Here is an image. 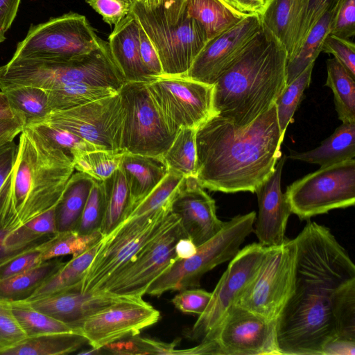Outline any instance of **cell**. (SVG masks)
<instances>
[{"label":"cell","instance_id":"cell-10","mask_svg":"<svg viewBox=\"0 0 355 355\" xmlns=\"http://www.w3.org/2000/svg\"><path fill=\"white\" fill-rule=\"evenodd\" d=\"M103 41L84 15L68 12L31 24L12 58L67 60L92 52Z\"/></svg>","mask_w":355,"mask_h":355},{"label":"cell","instance_id":"cell-26","mask_svg":"<svg viewBox=\"0 0 355 355\" xmlns=\"http://www.w3.org/2000/svg\"><path fill=\"white\" fill-rule=\"evenodd\" d=\"M292 159L320 167L330 166L355 157V123H343L317 148L302 153L292 152Z\"/></svg>","mask_w":355,"mask_h":355},{"label":"cell","instance_id":"cell-42","mask_svg":"<svg viewBox=\"0 0 355 355\" xmlns=\"http://www.w3.org/2000/svg\"><path fill=\"white\" fill-rule=\"evenodd\" d=\"M26 126H31L49 139L59 147L73 162L82 154L100 150L94 145L79 136L67 130L59 128L44 121H40Z\"/></svg>","mask_w":355,"mask_h":355},{"label":"cell","instance_id":"cell-41","mask_svg":"<svg viewBox=\"0 0 355 355\" xmlns=\"http://www.w3.org/2000/svg\"><path fill=\"white\" fill-rule=\"evenodd\" d=\"M123 153L105 150L88 151L73 161L75 170L104 181L119 167Z\"/></svg>","mask_w":355,"mask_h":355},{"label":"cell","instance_id":"cell-12","mask_svg":"<svg viewBox=\"0 0 355 355\" xmlns=\"http://www.w3.org/2000/svg\"><path fill=\"white\" fill-rule=\"evenodd\" d=\"M119 94L123 113L122 151L162 157L176 134L170 131L146 83L125 82Z\"/></svg>","mask_w":355,"mask_h":355},{"label":"cell","instance_id":"cell-19","mask_svg":"<svg viewBox=\"0 0 355 355\" xmlns=\"http://www.w3.org/2000/svg\"><path fill=\"white\" fill-rule=\"evenodd\" d=\"M261 27L259 15H249L209 40L184 77L214 85Z\"/></svg>","mask_w":355,"mask_h":355},{"label":"cell","instance_id":"cell-3","mask_svg":"<svg viewBox=\"0 0 355 355\" xmlns=\"http://www.w3.org/2000/svg\"><path fill=\"white\" fill-rule=\"evenodd\" d=\"M75 171L72 160L31 126L19 135L12 170L1 191L0 228L15 231L55 208Z\"/></svg>","mask_w":355,"mask_h":355},{"label":"cell","instance_id":"cell-18","mask_svg":"<svg viewBox=\"0 0 355 355\" xmlns=\"http://www.w3.org/2000/svg\"><path fill=\"white\" fill-rule=\"evenodd\" d=\"M159 311L142 297H128L87 318L80 327L93 354L114 342L138 335L157 323Z\"/></svg>","mask_w":355,"mask_h":355},{"label":"cell","instance_id":"cell-25","mask_svg":"<svg viewBox=\"0 0 355 355\" xmlns=\"http://www.w3.org/2000/svg\"><path fill=\"white\" fill-rule=\"evenodd\" d=\"M120 168L130 189L132 209L164 178L168 168L162 157L123 153Z\"/></svg>","mask_w":355,"mask_h":355},{"label":"cell","instance_id":"cell-45","mask_svg":"<svg viewBox=\"0 0 355 355\" xmlns=\"http://www.w3.org/2000/svg\"><path fill=\"white\" fill-rule=\"evenodd\" d=\"M27 338L12 312L10 303L0 300V355L19 345Z\"/></svg>","mask_w":355,"mask_h":355},{"label":"cell","instance_id":"cell-49","mask_svg":"<svg viewBox=\"0 0 355 355\" xmlns=\"http://www.w3.org/2000/svg\"><path fill=\"white\" fill-rule=\"evenodd\" d=\"M322 51L332 54L355 77V45L349 39L328 34L323 42Z\"/></svg>","mask_w":355,"mask_h":355},{"label":"cell","instance_id":"cell-29","mask_svg":"<svg viewBox=\"0 0 355 355\" xmlns=\"http://www.w3.org/2000/svg\"><path fill=\"white\" fill-rule=\"evenodd\" d=\"M87 338L80 332L54 333L27 338L3 355H60L80 349Z\"/></svg>","mask_w":355,"mask_h":355},{"label":"cell","instance_id":"cell-62","mask_svg":"<svg viewBox=\"0 0 355 355\" xmlns=\"http://www.w3.org/2000/svg\"><path fill=\"white\" fill-rule=\"evenodd\" d=\"M162 0H137L145 8L153 10L157 8L162 3Z\"/></svg>","mask_w":355,"mask_h":355},{"label":"cell","instance_id":"cell-39","mask_svg":"<svg viewBox=\"0 0 355 355\" xmlns=\"http://www.w3.org/2000/svg\"><path fill=\"white\" fill-rule=\"evenodd\" d=\"M103 238L101 231L82 234L76 230L58 232L42 243L43 261L65 255L82 253Z\"/></svg>","mask_w":355,"mask_h":355},{"label":"cell","instance_id":"cell-20","mask_svg":"<svg viewBox=\"0 0 355 355\" xmlns=\"http://www.w3.org/2000/svg\"><path fill=\"white\" fill-rule=\"evenodd\" d=\"M171 211L197 246L216 235L225 223L216 215L215 200L193 177L184 178L172 201Z\"/></svg>","mask_w":355,"mask_h":355},{"label":"cell","instance_id":"cell-37","mask_svg":"<svg viewBox=\"0 0 355 355\" xmlns=\"http://www.w3.org/2000/svg\"><path fill=\"white\" fill-rule=\"evenodd\" d=\"M196 129L189 128L179 130L172 144L162 156L168 170L178 173L184 178H196Z\"/></svg>","mask_w":355,"mask_h":355},{"label":"cell","instance_id":"cell-47","mask_svg":"<svg viewBox=\"0 0 355 355\" xmlns=\"http://www.w3.org/2000/svg\"><path fill=\"white\" fill-rule=\"evenodd\" d=\"M103 21L116 26L133 10L137 0H85Z\"/></svg>","mask_w":355,"mask_h":355},{"label":"cell","instance_id":"cell-4","mask_svg":"<svg viewBox=\"0 0 355 355\" xmlns=\"http://www.w3.org/2000/svg\"><path fill=\"white\" fill-rule=\"evenodd\" d=\"M287 53L261 23L214 84L216 115L245 125L269 110L286 86Z\"/></svg>","mask_w":355,"mask_h":355},{"label":"cell","instance_id":"cell-32","mask_svg":"<svg viewBox=\"0 0 355 355\" xmlns=\"http://www.w3.org/2000/svg\"><path fill=\"white\" fill-rule=\"evenodd\" d=\"M102 239L68 262L42 283L27 299L39 298L83 282L87 269L101 245Z\"/></svg>","mask_w":355,"mask_h":355},{"label":"cell","instance_id":"cell-16","mask_svg":"<svg viewBox=\"0 0 355 355\" xmlns=\"http://www.w3.org/2000/svg\"><path fill=\"white\" fill-rule=\"evenodd\" d=\"M187 237L180 220L150 241L125 266L110 277L94 293L142 297L150 284L177 259L178 241Z\"/></svg>","mask_w":355,"mask_h":355},{"label":"cell","instance_id":"cell-55","mask_svg":"<svg viewBox=\"0 0 355 355\" xmlns=\"http://www.w3.org/2000/svg\"><path fill=\"white\" fill-rule=\"evenodd\" d=\"M234 12L244 17L261 15L267 0H220Z\"/></svg>","mask_w":355,"mask_h":355},{"label":"cell","instance_id":"cell-38","mask_svg":"<svg viewBox=\"0 0 355 355\" xmlns=\"http://www.w3.org/2000/svg\"><path fill=\"white\" fill-rule=\"evenodd\" d=\"M10 303L13 315L28 338L54 333L79 332L67 324L35 309L24 302Z\"/></svg>","mask_w":355,"mask_h":355},{"label":"cell","instance_id":"cell-24","mask_svg":"<svg viewBox=\"0 0 355 355\" xmlns=\"http://www.w3.org/2000/svg\"><path fill=\"white\" fill-rule=\"evenodd\" d=\"M309 0H267L259 15L261 23L284 46L287 59L293 52Z\"/></svg>","mask_w":355,"mask_h":355},{"label":"cell","instance_id":"cell-13","mask_svg":"<svg viewBox=\"0 0 355 355\" xmlns=\"http://www.w3.org/2000/svg\"><path fill=\"white\" fill-rule=\"evenodd\" d=\"M146 86L173 133L187 128L196 130L216 115L214 85L184 76H160Z\"/></svg>","mask_w":355,"mask_h":355},{"label":"cell","instance_id":"cell-14","mask_svg":"<svg viewBox=\"0 0 355 355\" xmlns=\"http://www.w3.org/2000/svg\"><path fill=\"white\" fill-rule=\"evenodd\" d=\"M200 342L207 346L208 354L281 355L277 343L276 321L236 304Z\"/></svg>","mask_w":355,"mask_h":355},{"label":"cell","instance_id":"cell-1","mask_svg":"<svg viewBox=\"0 0 355 355\" xmlns=\"http://www.w3.org/2000/svg\"><path fill=\"white\" fill-rule=\"evenodd\" d=\"M297 245L293 293L276 320L281 355H322L355 340V266L330 230L308 220Z\"/></svg>","mask_w":355,"mask_h":355},{"label":"cell","instance_id":"cell-11","mask_svg":"<svg viewBox=\"0 0 355 355\" xmlns=\"http://www.w3.org/2000/svg\"><path fill=\"white\" fill-rule=\"evenodd\" d=\"M296 257L294 239L267 247L257 272L236 304L276 321L294 288Z\"/></svg>","mask_w":355,"mask_h":355},{"label":"cell","instance_id":"cell-54","mask_svg":"<svg viewBox=\"0 0 355 355\" xmlns=\"http://www.w3.org/2000/svg\"><path fill=\"white\" fill-rule=\"evenodd\" d=\"M21 0H0V43L6 40V33L12 26Z\"/></svg>","mask_w":355,"mask_h":355},{"label":"cell","instance_id":"cell-31","mask_svg":"<svg viewBox=\"0 0 355 355\" xmlns=\"http://www.w3.org/2000/svg\"><path fill=\"white\" fill-rule=\"evenodd\" d=\"M185 9L188 16L203 26L208 40L245 17L232 11L220 0H186Z\"/></svg>","mask_w":355,"mask_h":355},{"label":"cell","instance_id":"cell-21","mask_svg":"<svg viewBox=\"0 0 355 355\" xmlns=\"http://www.w3.org/2000/svg\"><path fill=\"white\" fill-rule=\"evenodd\" d=\"M128 297L107 292H83L81 282L39 298L21 301L80 332V327L87 318Z\"/></svg>","mask_w":355,"mask_h":355},{"label":"cell","instance_id":"cell-53","mask_svg":"<svg viewBox=\"0 0 355 355\" xmlns=\"http://www.w3.org/2000/svg\"><path fill=\"white\" fill-rule=\"evenodd\" d=\"M17 148L18 144L14 141L0 146V203L2 189L14 166Z\"/></svg>","mask_w":355,"mask_h":355},{"label":"cell","instance_id":"cell-50","mask_svg":"<svg viewBox=\"0 0 355 355\" xmlns=\"http://www.w3.org/2000/svg\"><path fill=\"white\" fill-rule=\"evenodd\" d=\"M211 293L200 288H187L180 291L171 302L180 311L184 313L202 314L207 308Z\"/></svg>","mask_w":355,"mask_h":355},{"label":"cell","instance_id":"cell-9","mask_svg":"<svg viewBox=\"0 0 355 355\" xmlns=\"http://www.w3.org/2000/svg\"><path fill=\"white\" fill-rule=\"evenodd\" d=\"M284 196L302 220L354 205L355 159L320 167L289 185Z\"/></svg>","mask_w":355,"mask_h":355},{"label":"cell","instance_id":"cell-59","mask_svg":"<svg viewBox=\"0 0 355 355\" xmlns=\"http://www.w3.org/2000/svg\"><path fill=\"white\" fill-rule=\"evenodd\" d=\"M186 0H162V6L166 18L171 22L177 21L185 10Z\"/></svg>","mask_w":355,"mask_h":355},{"label":"cell","instance_id":"cell-34","mask_svg":"<svg viewBox=\"0 0 355 355\" xmlns=\"http://www.w3.org/2000/svg\"><path fill=\"white\" fill-rule=\"evenodd\" d=\"M336 8L322 15L313 26L297 52L287 60L286 85L296 78L310 64L315 62L322 51L323 42L329 33Z\"/></svg>","mask_w":355,"mask_h":355},{"label":"cell","instance_id":"cell-8","mask_svg":"<svg viewBox=\"0 0 355 355\" xmlns=\"http://www.w3.org/2000/svg\"><path fill=\"white\" fill-rule=\"evenodd\" d=\"M132 12L156 49L162 76H185L208 41L203 26L186 9L177 21H169L162 4L148 10L137 1Z\"/></svg>","mask_w":355,"mask_h":355},{"label":"cell","instance_id":"cell-6","mask_svg":"<svg viewBox=\"0 0 355 355\" xmlns=\"http://www.w3.org/2000/svg\"><path fill=\"white\" fill-rule=\"evenodd\" d=\"M171 203L153 214L128 218L103 237L83 279V291L94 293L150 241L177 223L180 218L171 211Z\"/></svg>","mask_w":355,"mask_h":355},{"label":"cell","instance_id":"cell-2","mask_svg":"<svg viewBox=\"0 0 355 355\" xmlns=\"http://www.w3.org/2000/svg\"><path fill=\"white\" fill-rule=\"evenodd\" d=\"M283 140L275 104L245 125L215 115L196 129V179L211 191L255 193L274 172Z\"/></svg>","mask_w":355,"mask_h":355},{"label":"cell","instance_id":"cell-48","mask_svg":"<svg viewBox=\"0 0 355 355\" xmlns=\"http://www.w3.org/2000/svg\"><path fill=\"white\" fill-rule=\"evenodd\" d=\"M329 34L350 39L355 34V0H341L334 14Z\"/></svg>","mask_w":355,"mask_h":355},{"label":"cell","instance_id":"cell-57","mask_svg":"<svg viewBox=\"0 0 355 355\" xmlns=\"http://www.w3.org/2000/svg\"><path fill=\"white\" fill-rule=\"evenodd\" d=\"M11 237L12 231H8L0 228V267L17 256L28 251L39 244L38 243L26 248L17 249L12 246Z\"/></svg>","mask_w":355,"mask_h":355},{"label":"cell","instance_id":"cell-60","mask_svg":"<svg viewBox=\"0 0 355 355\" xmlns=\"http://www.w3.org/2000/svg\"><path fill=\"white\" fill-rule=\"evenodd\" d=\"M197 245L188 237H182L176 243L175 252L177 259H187L197 252Z\"/></svg>","mask_w":355,"mask_h":355},{"label":"cell","instance_id":"cell-28","mask_svg":"<svg viewBox=\"0 0 355 355\" xmlns=\"http://www.w3.org/2000/svg\"><path fill=\"white\" fill-rule=\"evenodd\" d=\"M103 182L105 207L100 231L105 237L128 218L132 203L128 184L120 166Z\"/></svg>","mask_w":355,"mask_h":355},{"label":"cell","instance_id":"cell-61","mask_svg":"<svg viewBox=\"0 0 355 355\" xmlns=\"http://www.w3.org/2000/svg\"><path fill=\"white\" fill-rule=\"evenodd\" d=\"M16 117L21 118L11 107L6 93L0 90V119H12Z\"/></svg>","mask_w":355,"mask_h":355},{"label":"cell","instance_id":"cell-43","mask_svg":"<svg viewBox=\"0 0 355 355\" xmlns=\"http://www.w3.org/2000/svg\"><path fill=\"white\" fill-rule=\"evenodd\" d=\"M105 207L104 182L95 180L75 230L82 234H89L100 230L104 218Z\"/></svg>","mask_w":355,"mask_h":355},{"label":"cell","instance_id":"cell-27","mask_svg":"<svg viewBox=\"0 0 355 355\" xmlns=\"http://www.w3.org/2000/svg\"><path fill=\"white\" fill-rule=\"evenodd\" d=\"M94 181L89 175L79 171L71 175L55 207L58 232L75 230Z\"/></svg>","mask_w":355,"mask_h":355},{"label":"cell","instance_id":"cell-5","mask_svg":"<svg viewBox=\"0 0 355 355\" xmlns=\"http://www.w3.org/2000/svg\"><path fill=\"white\" fill-rule=\"evenodd\" d=\"M116 70L103 46L67 60L48 58H11L0 66V90L33 86L45 90L70 83L112 87Z\"/></svg>","mask_w":355,"mask_h":355},{"label":"cell","instance_id":"cell-7","mask_svg":"<svg viewBox=\"0 0 355 355\" xmlns=\"http://www.w3.org/2000/svg\"><path fill=\"white\" fill-rule=\"evenodd\" d=\"M256 216L252 211L225 222L216 235L197 247L195 254L176 259L150 284L146 294L158 297L169 291L198 287L205 274L238 253L241 244L254 231Z\"/></svg>","mask_w":355,"mask_h":355},{"label":"cell","instance_id":"cell-40","mask_svg":"<svg viewBox=\"0 0 355 355\" xmlns=\"http://www.w3.org/2000/svg\"><path fill=\"white\" fill-rule=\"evenodd\" d=\"M315 62L310 64L296 78L286 85L275 101L277 116L282 139H284L288 125L302 98L304 90L309 86Z\"/></svg>","mask_w":355,"mask_h":355},{"label":"cell","instance_id":"cell-33","mask_svg":"<svg viewBox=\"0 0 355 355\" xmlns=\"http://www.w3.org/2000/svg\"><path fill=\"white\" fill-rule=\"evenodd\" d=\"M326 63L325 86L332 90L338 119L342 123H355V77L334 58Z\"/></svg>","mask_w":355,"mask_h":355},{"label":"cell","instance_id":"cell-58","mask_svg":"<svg viewBox=\"0 0 355 355\" xmlns=\"http://www.w3.org/2000/svg\"><path fill=\"white\" fill-rule=\"evenodd\" d=\"M355 340L336 339L327 345L322 355H354Z\"/></svg>","mask_w":355,"mask_h":355},{"label":"cell","instance_id":"cell-52","mask_svg":"<svg viewBox=\"0 0 355 355\" xmlns=\"http://www.w3.org/2000/svg\"><path fill=\"white\" fill-rule=\"evenodd\" d=\"M139 53L143 64L153 76H162V67L156 49L141 26L139 28Z\"/></svg>","mask_w":355,"mask_h":355},{"label":"cell","instance_id":"cell-23","mask_svg":"<svg viewBox=\"0 0 355 355\" xmlns=\"http://www.w3.org/2000/svg\"><path fill=\"white\" fill-rule=\"evenodd\" d=\"M139 28L132 12L114 26L109 36L111 56L125 82L149 83L157 78L142 63L139 53Z\"/></svg>","mask_w":355,"mask_h":355},{"label":"cell","instance_id":"cell-22","mask_svg":"<svg viewBox=\"0 0 355 355\" xmlns=\"http://www.w3.org/2000/svg\"><path fill=\"white\" fill-rule=\"evenodd\" d=\"M286 159L285 155L281 156L274 172L255 191L259 211L254 231L258 243L265 247L279 245L286 240V225L291 214L281 189L282 173Z\"/></svg>","mask_w":355,"mask_h":355},{"label":"cell","instance_id":"cell-56","mask_svg":"<svg viewBox=\"0 0 355 355\" xmlns=\"http://www.w3.org/2000/svg\"><path fill=\"white\" fill-rule=\"evenodd\" d=\"M25 127L26 123L21 118L0 119V146L14 141Z\"/></svg>","mask_w":355,"mask_h":355},{"label":"cell","instance_id":"cell-51","mask_svg":"<svg viewBox=\"0 0 355 355\" xmlns=\"http://www.w3.org/2000/svg\"><path fill=\"white\" fill-rule=\"evenodd\" d=\"M43 242L1 266L0 280L20 274L44 262L42 258Z\"/></svg>","mask_w":355,"mask_h":355},{"label":"cell","instance_id":"cell-46","mask_svg":"<svg viewBox=\"0 0 355 355\" xmlns=\"http://www.w3.org/2000/svg\"><path fill=\"white\" fill-rule=\"evenodd\" d=\"M340 1L341 0H309L304 19L298 32L293 52L289 58L297 52L313 26L322 15L334 10Z\"/></svg>","mask_w":355,"mask_h":355},{"label":"cell","instance_id":"cell-15","mask_svg":"<svg viewBox=\"0 0 355 355\" xmlns=\"http://www.w3.org/2000/svg\"><path fill=\"white\" fill-rule=\"evenodd\" d=\"M42 121L72 132L100 150L124 153L123 113L119 92L69 110L51 112Z\"/></svg>","mask_w":355,"mask_h":355},{"label":"cell","instance_id":"cell-44","mask_svg":"<svg viewBox=\"0 0 355 355\" xmlns=\"http://www.w3.org/2000/svg\"><path fill=\"white\" fill-rule=\"evenodd\" d=\"M178 340L166 343L138 335L113 343L110 351L113 354H176Z\"/></svg>","mask_w":355,"mask_h":355},{"label":"cell","instance_id":"cell-36","mask_svg":"<svg viewBox=\"0 0 355 355\" xmlns=\"http://www.w3.org/2000/svg\"><path fill=\"white\" fill-rule=\"evenodd\" d=\"M15 112L26 126L44 120L51 112L46 90L33 86H18L3 90Z\"/></svg>","mask_w":355,"mask_h":355},{"label":"cell","instance_id":"cell-30","mask_svg":"<svg viewBox=\"0 0 355 355\" xmlns=\"http://www.w3.org/2000/svg\"><path fill=\"white\" fill-rule=\"evenodd\" d=\"M65 262L57 258L20 274L0 280V300L9 302L24 300Z\"/></svg>","mask_w":355,"mask_h":355},{"label":"cell","instance_id":"cell-35","mask_svg":"<svg viewBox=\"0 0 355 355\" xmlns=\"http://www.w3.org/2000/svg\"><path fill=\"white\" fill-rule=\"evenodd\" d=\"M46 91L51 112L69 110L119 92L110 87L80 83H65Z\"/></svg>","mask_w":355,"mask_h":355},{"label":"cell","instance_id":"cell-17","mask_svg":"<svg viewBox=\"0 0 355 355\" xmlns=\"http://www.w3.org/2000/svg\"><path fill=\"white\" fill-rule=\"evenodd\" d=\"M267 247L259 243L246 245L230 260L214 290L210 301L193 325L189 336L202 340L220 324L257 272Z\"/></svg>","mask_w":355,"mask_h":355}]
</instances>
